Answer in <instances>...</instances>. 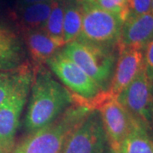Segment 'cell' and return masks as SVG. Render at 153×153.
Returning a JSON list of instances; mask_svg holds the SVG:
<instances>
[{
  "label": "cell",
  "mask_w": 153,
  "mask_h": 153,
  "mask_svg": "<svg viewBox=\"0 0 153 153\" xmlns=\"http://www.w3.org/2000/svg\"><path fill=\"white\" fill-rule=\"evenodd\" d=\"M28 95L24 126L30 134L55 120L74 99L48 67H33V77Z\"/></svg>",
  "instance_id": "6da1fadb"
},
{
  "label": "cell",
  "mask_w": 153,
  "mask_h": 153,
  "mask_svg": "<svg viewBox=\"0 0 153 153\" xmlns=\"http://www.w3.org/2000/svg\"><path fill=\"white\" fill-rule=\"evenodd\" d=\"M92 111L87 105L74 100L55 120L30 133L11 153H62L71 133Z\"/></svg>",
  "instance_id": "7a4b0ae2"
},
{
  "label": "cell",
  "mask_w": 153,
  "mask_h": 153,
  "mask_svg": "<svg viewBox=\"0 0 153 153\" xmlns=\"http://www.w3.org/2000/svg\"><path fill=\"white\" fill-rule=\"evenodd\" d=\"M45 65L68 89L74 100L87 105L93 110L109 96L107 91L103 90L61 50L47 60Z\"/></svg>",
  "instance_id": "3957f363"
},
{
  "label": "cell",
  "mask_w": 153,
  "mask_h": 153,
  "mask_svg": "<svg viewBox=\"0 0 153 153\" xmlns=\"http://www.w3.org/2000/svg\"><path fill=\"white\" fill-rule=\"evenodd\" d=\"M33 77V68L27 63L21 64L16 84L0 105V152L11 153L24 107L27 104Z\"/></svg>",
  "instance_id": "277c9868"
},
{
  "label": "cell",
  "mask_w": 153,
  "mask_h": 153,
  "mask_svg": "<svg viewBox=\"0 0 153 153\" xmlns=\"http://www.w3.org/2000/svg\"><path fill=\"white\" fill-rule=\"evenodd\" d=\"M115 49H106L76 39L61 52L81 67L105 91H108L116 64Z\"/></svg>",
  "instance_id": "5b68a950"
},
{
  "label": "cell",
  "mask_w": 153,
  "mask_h": 153,
  "mask_svg": "<svg viewBox=\"0 0 153 153\" xmlns=\"http://www.w3.org/2000/svg\"><path fill=\"white\" fill-rule=\"evenodd\" d=\"M82 10L81 33L77 39L106 49H117L123 21L102 10L93 0H79Z\"/></svg>",
  "instance_id": "8992f818"
},
{
  "label": "cell",
  "mask_w": 153,
  "mask_h": 153,
  "mask_svg": "<svg viewBox=\"0 0 153 153\" xmlns=\"http://www.w3.org/2000/svg\"><path fill=\"white\" fill-rule=\"evenodd\" d=\"M133 118L153 128V83L145 68L117 97Z\"/></svg>",
  "instance_id": "52a82bcc"
},
{
  "label": "cell",
  "mask_w": 153,
  "mask_h": 153,
  "mask_svg": "<svg viewBox=\"0 0 153 153\" xmlns=\"http://www.w3.org/2000/svg\"><path fill=\"white\" fill-rule=\"evenodd\" d=\"M108 146L97 110H93L67 139L62 153H105Z\"/></svg>",
  "instance_id": "ba28073f"
},
{
  "label": "cell",
  "mask_w": 153,
  "mask_h": 153,
  "mask_svg": "<svg viewBox=\"0 0 153 153\" xmlns=\"http://www.w3.org/2000/svg\"><path fill=\"white\" fill-rule=\"evenodd\" d=\"M110 149L119 153L121 145L131 129L134 118L117 100L107 96L96 106Z\"/></svg>",
  "instance_id": "9c48e42d"
},
{
  "label": "cell",
  "mask_w": 153,
  "mask_h": 153,
  "mask_svg": "<svg viewBox=\"0 0 153 153\" xmlns=\"http://www.w3.org/2000/svg\"><path fill=\"white\" fill-rule=\"evenodd\" d=\"M144 67L143 51L136 49H118L114 71L111 80L108 94L117 98L141 71Z\"/></svg>",
  "instance_id": "30bf717a"
},
{
  "label": "cell",
  "mask_w": 153,
  "mask_h": 153,
  "mask_svg": "<svg viewBox=\"0 0 153 153\" xmlns=\"http://www.w3.org/2000/svg\"><path fill=\"white\" fill-rule=\"evenodd\" d=\"M153 38V16L148 13L126 19L121 30L117 49L128 48L143 50Z\"/></svg>",
  "instance_id": "8fae6325"
},
{
  "label": "cell",
  "mask_w": 153,
  "mask_h": 153,
  "mask_svg": "<svg viewBox=\"0 0 153 153\" xmlns=\"http://www.w3.org/2000/svg\"><path fill=\"white\" fill-rule=\"evenodd\" d=\"M24 44L27 48L33 67L43 66L46 61L63 49L64 42L50 37L42 29L22 32Z\"/></svg>",
  "instance_id": "7c38bea8"
},
{
  "label": "cell",
  "mask_w": 153,
  "mask_h": 153,
  "mask_svg": "<svg viewBox=\"0 0 153 153\" xmlns=\"http://www.w3.org/2000/svg\"><path fill=\"white\" fill-rule=\"evenodd\" d=\"M53 1L17 6L12 12V17L21 32L42 29L52 10Z\"/></svg>",
  "instance_id": "4fadbf2b"
},
{
  "label": "cell",
  "mask_w": 153,
  "mask_h": 153,
  "mask_svg": "<svg viewBox=\"0 0 153 153\" xmlns=\"http://www.w3.org/2000/svg\"><path fill=\"white\" fill-rule=\"evenodd\" d=\"M152 128L134 118L130 131L121 145L119 153H153Z\"/></svg>",
  "instance_id": "5bb4252c"
},
{
  "label": "cell",
  "mask_w": 153,
  "mask_h": 153,
  "mask_svg": "<svg viewBox=\"0 0 153 153\" xmlns=\"http://www.w3.org/2000/svg\"><path fill=\"white\" fill-rule=\"evenodd\" d=\"M82 10L79 0H66L63 22L65 44L76 40L82 29Z\"/></svg>",
  "instance_id": "9a60e30c"
},
{
  "label": "cell",
  "mask_w": 153,
  "mask_h": 153,
  "mask_svg": "<svg viewBox=\"0 0 153 153\" xmlns=\"http://www.w3.org/2000/svg\"><path fill=\"white\" fill-rule=\"evenodd\" d=\"M22 45L11 29L0 24V60L21 65Z\"/></svg>",
  "instance_id": "2e32d148"
},
{
  "label": "cell",
  "mask_w": 153,
  "mask_h": 153,
  "mask_svg": "<svg viewBox=\"0 0 153 153\" xmlns=\"http://www.w3.org/2000/svg\"><path fill=\"white\" fill-rule=\"evenodd\" d=\"M66 0H54L52 10L49 17L42 28L50 37L64 42L63 38V22L65 13Z\"/></svg>",
  "instance_id": "e0dca14e"
},
{
  "label": "cell",
  "mask_w": 153,
  "mask_h": 153,
  "mask_svg": "<svg viewBox=\"0 0 153 153\" xmlns=\"http://www.w3.org/2000/svg\"><path fill=\"white\" fill-rule=\"evenodd\" d=\"M21 65L10 71H0V105L12 92L20 76Z\"/></svg>",
  "instance_id": "ac0fdd59"
},
{
  "label": "cell",
  "mask_w": 153,
  "mask_h": 153,
  "mask_svg": "<svg viewBox=\"0 0 153 153\" xmlns=\"http://www.w3.org/2000/svg\"><path fill=\"white\" fill-rule=\"evenodd\" d=\"M102 10L115 14L123 21L126 20V8L128 0H93Z\"/></svg>",
  "instance_id": "d6986e66"
},
{
  "label": "cell",
  "mask_w": 153,
  "mask_h": 153,
  "mask_svg": "<svg viewBox=\"0 0 153 153\" xmlns=\"http://www.w3.org/2000/svg\"><path fill=\"white\" fill-rule=\"evenodd\" d=\"M152 0H128L126 19L151 13Z\"/></svg>",
  "instance_id": "ffe728a7"
},
{
  "label": "cell",
  "mask_w": 153,
  "mask_h": 153,
  "mask_svg": "<svg viewBox=\"0 0 153 153\" xmlns=\"http://www.w3.org/2000/svg\"><path fill=\"white\" fill-rule=\"evenodd\" d=\"M144 68L148 78L153 83V38L143 49Z\"/></svg>",
  "instance_id": "44dd1931"
},
{
  "label": "cell",
  "mask_w": 153,
  "mask_h": 153,
  "mask_svg": "<svg viewBox=\"0 0 153 153\" xmlns=\"http://www.w3.org/2000/svg\"><path fill=\"white\" fill-rule=\"evenodd\" d=\"M49 0H18V4L17 6L27 5V4H37V3H41V2H46Z\"/></svg>",
  "instance_id": "7402d4cb"
},
{
  "label": "cell",
  "mask_w": 153,
  "mask_h": 153,
  "mask_svg": "<svg viewBox=\"0 0 153 153\" xmlns=\"http://www.w3.org/2000/svg\"><path fill=\"white\" fill-rule=\"evenodd\" d=\"M151 13H152V15L153 16V0L152 1V7H151Z\"/></svg>",
  "instance_id": "603a6c76"
},
{
  "label": "cell",
  "mask_w": 153,
  "mask_h": 153,
  "mask_svg": "<svg viewBox=\"0 0 153 153\" xmlns=\"http://www.w3.org/2000/svg\"><path fill=\"white\" fill-rule=\"evenodd\" d=\"M105 153H116V152H114L113 151H111V150L110 149L109 151H108V152H105Z\"/></svg>",
  "instance_id": "cb8c5ba5"
},
{
  "label": "cell",
  "mask_w": 153,
  "mask_h": 153,
  "mask_svg": "<svg viewBox=\"0 0 153 153\" xmlns=\"http://www.w3.org/2000/svg\"><path fill=\"white\" fill-rule=\"evenodd\" d=\"M0 153H2V152H0Z\"/></svg>",
  "instance_id": "d4e9b609"
}]
</instances>
